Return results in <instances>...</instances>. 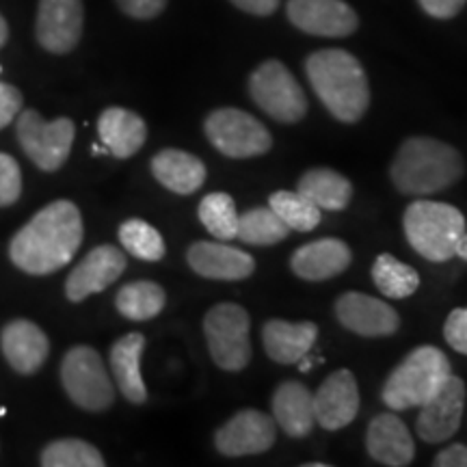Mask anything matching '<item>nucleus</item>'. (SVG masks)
<instances>
[{
	"label": "nucleus",
	"instance_id": "13",
	"mask_svg": "<svg viewBox=\"0 0 467 467\" xmlns=\"http://www.w3.org/2000/svg\"><path fill=\"white\" fill-rule=\"evenodd\" d=\"M277 440L275 420L258 409H243L214 433V446L223 457H249L271 451Z\"/></svg>",
	"mask_w": 467,
	"mask_h": 467
},
{
	"label": "nucleus",
	"instance_id": "3",
	"mask_svg": "<svg viewBox=\"0 0 467 467\" xmlns=\"http://www.w3.org/2000/svg\"><path fill=\"white\" fill-rule=\"evenodd\" d=\"M463 171L457 148L433 137H409L396 151L389 178L402 195L426 197L451 189Z\"/></svg>",
	"mask_w": 467,
	"mask_h": 467
},
{
	"label": "nucleus",
	"instance_id": "41",
	"mask_svg": "<svg viewBox=\"0 0 467 467\" xmlns=\"http://www.w3.org/2000/svg\"><path fill=\"white\" fill-rule=\"evenodd\" d=\"M238 9L251 16H271L275 14L282 0H230Z\"/></svg>",
	"mask_w": 467,
	"mask_h": 467
},
{
	"label": "nucleus",
	"instance_id": "45",
	"mask_svg": "<svg viewBox=\"0 0 467 467\" xmlns=\"http://www.w3.org/2000/svg\"><path fill=\"white\" fill-rule=\"evenodd\" d=\"M0 72H3V67H0Z\"/></svg>",
	"mask_w": 467,
	"mask_h": 467
},
{
	"label": "nucleus",
	"instance_id": "38",
	"mask_svg": "<svg viewBox=\"0 0 467 467\" xmlns=\"http://www.w3.org/2000/svg\"><path fill=\"white\" fill-rule=\"evenodd\" d=\"M22 110V93L14 85L0 83V130L7 128Z\"/></svg>",
	"mask_w": 467,
	"mask_h": 467
},
{
	"label": "nucleus",
	"instance_id": "21",
	"mask_svg": "<svg viewBox=\"0 0 467 467\" xmlns=\"http://www.w3.org/2000/svg\"><path fill=\"white\" fill-rule=\"evenodd\" d=\"M353 260L350 247L340 238H318L292 254L290 268L306 282H327L347 271Z\"/></svg>",
	"mask_w": 467,
	"mask_h": 467
},
{
	"label": "nucleus",
	"instance_id": "20",
	"mask_svg": "<svg viewBox=\"0 0 467 467\" xmlns=\"http://www.w3.org/2000/svg\"><path fill=\"white\" fill-rule=\"evenodd\" d=\"M368 454L381 465L405 467L416 457V443L407 424L394 413H379L366 431Z\"/></svg>",
	"mask_w": 467,
	"mask_h": 467
},
{
	"label": "nucleus",
	"instance_id": "4",
	"mask_svg": "<svg viewBox=\"0 0 467 467\" xmlns=\"http://www.w3.org/2000/svg\"><path fill=\"white\" fill-rule=\"evenodd\" d=\"M402 227L409 244L422 258L448 262L454 258L459 238L465 234V217L451 203L418 200L407 206Z\"/></svg>",
	"mask_w": 467,
	"mask_h": 467
},
{
	"label": "nucleus",
	"instance_id": "1",
	"mask_svg": "<svg viewBox=\"0 0 467 467\" xmlns=\"http://www.w3.org/2000/svg\"><path fill=\"white\" fill-rule=\"evenodd\" d=\"M83 236L85 225L78 206L69 200H57L14 234L9 258L28 275H50L74 260Z\"/></svg>",
	"mask_w": 467,
	"mask_h": 467
},
{
	"label": "nucleus",
	"instance_id": "29",
	"mask_svg": "<svg viewBox=\"0 0 467 467\" xmlns=\"http://www.w3.org/2000/svg\"><path fill=\"white\" fill-rule=\"evenodd\" d=\"M372 282L385 299H407L420 288V275L413 266L405 265L392 254H381L372 265Z\"/></svg>",
	"mask_w": 467,
	"mask_h": 467
},
{
	"label": "nucleus",
	"instance_id": "39",
	"mask_svg": "<svg viewBox=\"0 0 467 467\" xmlns=\"http://www.w3.org/2000/svg\"><path fill=\"white\" fill-rule=\"evenodd\" d=\"M424 14L437 20H451V17L459 16L461 9L465 7L467 0H418Z\"/></svg>",
	"mask_w": 467,
	"mask_h": 467
},
{
	"label": "nucleus",
	"instance_id": "35",
	"mask_svg": "<svg viewBox=\"0 0 467 467\" xmlns=\"http://www.w3.org/2000/svg\"><path fill=\"white\" fill-rule=\"evenodd\" d=\"M22 195V171L14 156L0 151V208L11 206Z\"/></svg>",
	"mask_w": 467,
	"mask_h": 467
},
{
	"label": "nucleus",
	"instance_id": "31",
	"mask_svg": "<svg viewBox=\"0 0 467 467\" xmlns=\"http://www.w3.org/2000/svg\"><path fill=\"white\" fill-rule=\"evenodd\" d=\"M268 206L288 225L290 232H312L320 225V208L299 191H277L268 197Z\"/></svg>",
	"mask_w": 467,
	"mask_h": 467
},
{
	"label": "nucleus",
	"instance_id": "8",
	"mask_svg": "<svg viewBox=\"0 0 467 467\" xmlns=\"http://www.w3.org/2000/svg\"><path fill=\"white\" fill-rule=\"evenodd\" d=\"M251 318L238 303H219L203 318L210 358L225 372H241L251 361Z\"/></svg>",
	"mask_w": 467,
	"mask_h": 467
},
{
	"label": "nucleus",
	"instance_id": "43",
	"mask_svg": "<svg viewBox=\"0 0 467 467\" xmlns=\"http://www.w3.org/2000/svg\"><path fill=\"white\" fill-rule=\"evenodd\" d=\"M7 39H9V25H7V20L0 16V48L7 44Z\"/></svg>",
	"mask_w": 467,
	"mask_h": 467
},
{
	"label": "nucleus",
	"instance_id": "23",
	"mask_svg": "<svg viewBox=\"0 0 467 467\" xmlns=\"http://www.w3.org/2000/svg\"><path fill=\"white\" fill-rule=\"evenodd\" d=\"M273 420L292 440H303L317 424L314 394L299 381H284L273 394Z\"/></svg>",
	"mask_w": 467,
	"mask_h": 467
},
{
	"label": "nucleus",
	"instance_id": "42",
	"mask_svg": "<svg viewBox=\"0 0 467 467\" xmlns=\"http://www.w3.org/2000/svg\"><path fill=\"white\" fill-rule=\"evenodd\" d=\"M454 255H459L461 260L467 262V232L463 234V236L459 238V243H457V254H454Z\"/></svg>",
	"mask_w": 467,
	"mask_h": 467
},
{
	"label": "nucleus",
	"instance_id": "44",
	"mask_svg": "<svg viewBox=\"0 0 467 467\" xmlns=\"http://www.w3.org/2000/svg\"><path fill=\"white\" fill-rule=\"evenodd\" d=\"M327 463H307V467H325Z\"/></svg>",
	"mask_w": 467,
	"mask_h": 467
},
{
	"label": "nucleus",
	"instance_id": "12",
	"mask_svg": "<svg viewBox=\"0 0 467 467\" xmlns=\"http://www.w3.org/2000/svg\"><path fill=\"white\" fill-rule=\"evenodd\" d=\"M85 28L83 0H39L35 37L52 55H67L78 46Z\"/></svg>",
	"mask_w": 467,
	"mask_h": 467
},
{
	"label": "nucleus",
	"instance_id": "36",
	"mask_svg": "<svg viewBox=\"0 0 467 467\" xmlns=\"http://www.w3.org/2000/svg\"><path fill=\"white\" fill-rule=\"evenodd\" d=\"M443 337L452 350L467 355V307H457L448 314L443 323Z\"/></svg>",
	"mask_w": 467,
	"mask_h": 467
},
{
	"label": "nucleus",
	"instance_id": "18",
	"mask_svg": "<svg viewBox=\"0 0 467 467\" xmlns=\"http://www.w3.org/2000/svg\"><path fill=\"white\" fill-rule=\"evenodd\" d=\"M186 262L197 275L214 282H243L254 275L255 260L232 244L197 241L186 251Z\"/></svg>",
	"mask_w": 467,
	"mask_h": 467
},
{
	"label": "nucleus",
	"instance_id": "26",
	"mask_svg": "<svg viewBox=\"0 0 467 467\" xmlns=\"http://www.w3.org/2000/svg\"><path fill=\"white\" fill-rule=\"evenodd\" d=\"M143 350V334H126L110 347V372H113L115 385L132 405H143L148 400V388L141 375Z\"/></svg>",
	"mask_w": 467,
	"mask_h": 467
},
{
	"label": "nucleus",
	"instance_id": "33",
	"mask_svg": "<svg viewBox=\"0 0 467 467\" xmlns=\"http://www.w3.org/2000/svg\"><path fill=\"white\" fill-rule=\"evenodd\" d=\"M197 217L202 225L219 241H232L238 232L236 203L227 192H210L200 202Z\"/></svg>",
	"mask_w": 467,
	"mask_h": 467
},
{
	"label": "nucleus",
	"instance_id": "11",
	"mask_svg": "<svg viewBox=\"0 0 467 467\" xmlns=\"http://www.w3.org/2000/svg\"><path fill=\"white\" fill-rule=\"evenodd\" d=\"M465 383L451 375L424 405H420L416 433L426 443L448 441L457 435L465 411Z\"/></svg>",
	"mask_w": 467,
	"mask_h": 467
},
{
	"label": "nucleus",
	"instance_id": "5",
	"mask_svg": "<svg viewBox=\"0 0 467 467\" xmlns=\"http://www.w3.org/2000/svg\"><path fill=\"white\" fill-rule=\"evenodd\" d=\"M452 375L451 361L437 347H418L383 383L381 399L394 411L424 405Z\"/></svg>",
	"mask_w": 467,
	"mask_h": 467
},
{
	"label": "nucleus",
	"instance_id": "37",
	"mask_svg": "<svg viewBox=\"0 0 467 467\" xmlns=\"http://www.w3.org/2000/svg\"><path fill=\"white\" fill-rule=\"evenodd\" d=\"M169 0H117V7L134 20H151L165 11Z\"/></svg>",
	"mask_w": 467,
	"mask_h": 467
},
{
	"label": "nucleus",
	"instance_id": "14",
	"mask_svg": "<svg viewBox=\"0 0 467 467\" xmlns=\"http://www.w3.org/2000/svg\"><path fill=\"white\" fill-rule=\"evenodd\" d=\"M285 16L292 26L317 37H348L359 26L358 14L344 0H288Z\"/></svg>",
	"mask_w": 467,
	"mask_h": 467
},
{
	"label": "nucleus",
	"instance_id": "22",
	"mask_svg": "<svg viewBox=\"0 0 467 467\" xmlns=\"http://www.w3.org/2000/svg\"><path fill=\"white\" fill-rule=\"evenodd\" d=\"M98 134L110 156L126 161L148 141V126L143 117L130 109L109 107L98 117Z\"/></svg>",
	"mask_w": 467,
	"mask_h": 467
},
{
	"label": "nucleus",
	"instance_id": "9",
	"mask_svg": "<svg viewBox=\"0 0 467 467\" xmlns=\"http://www.w3.org/2000/svg\"><path fill=\"white\" fill-rule=\"evenodd\" d=\"M208 141L227 159H255L273 148V137L258 117L241 109L213 110L203 121Z\"/></svg>",
	"mask_w": 467,
	"mask_h": 467
},
{
	"label": "nucleus",
	"instance_id": "2",
	"mask_svg": "<svg viewBox=\"0 0 467 467\" xmlns=\"http://www.w3.org/2000/svg\"><path fill=\"white\" fill-rule=\"evenodd\" d=\"M309 85L323 107L342 124L359 121L370 107V85L359 58L342 48L312 52L306 61Z\"/></svg>",
	"mask_w": 467,
	"mask_h": 467
},
{
	"label": "nucleus",
	"instance_id": "7",
	"mask_svg": "<svg viewBox=\"0 0 467 467\" xmlns=\"http://www.w3.org/2000/svg\"><path fill=\"white\" fill-rule=\"evenodd\" d=\"M61 383L69 400L85 411H107L115 402L113 379L96 348H69L61 361Z\"/></svg>",
	"mask_w": 467,
	"mask_h": 467
},
{
	"label": "nucleus",
	"instance_id": "30",
	"mask_svg": "<svg viewBox=\"0 0 467 467\" xmlns=\"http://www.w3.org/2000/svg\"><path fill=\"white\" fill-rule=\"evenodd\" d=\"M288 225L273 213L271 206L251 208L247 213L238 214L236 238L254 247H273L288 238Z\"/></svg>",
	"mask_w": 467,
	"mask_h": 467
},
{
	"label": "nucleus",
	"instance_id": "24",
	"mask_svg": "<svg viewBox=\"0 0 467 467\" xmlns=\"http://www.w3.org/2000/svg\"><path fill=\"white\" fill-rule=\"evenodd\" d=\"M151 175L175 195H192L206 182V165L191 151L167 148L151 159Z\"/></svg>",
	"mask_w": 467,
	"mask_h": 467
},
{
	"label": "nucleus",
	"instance_id": "27",
	"mask_svg": "<svg viewBox=\"0 0 467 467\" xmlns=\"http://www.w3.org/2000/svg\"><path fill=\"white\" fill-rule=\"evenodd\" d=\"M296 191L312 200L320 210H329V213H340L350 203L353 197V184L342 173L334 169L317 167L309 169L301 175L296 182Z\"/></svg>",
	"mask_w": 467,
	"mask_h": 467
},
{
	"label": "nucleus",
	"instance_id": "17",
	"mask_svg": "<svg viewBox=\"0 0 467 467\" xmlns=\"http://www.w3.org/2000/svg\"><path fill=\"white\" fill-rule=\"evenodd\" d=\"M314 413L325 431H340L358 418L359 388L353 372L342 368L325 379L314 394Z\"/></svg>",
	"mask_w": 467,
	"mask_h": 467
},
{
	"label": "nucleus",
	"instance_id": "15",
	"mask_svg": "<svg viewBox=\"0 0 467 467\" xmlns=\"http://www.w3.org/2000/svg\"><path fill=\"white\" fill-rule=\"evenodd\" d=\"M336 318L344 329L361 337H388L400 327L399 312L389 303L364 292H344L336 301Z\"/></svg>",
	"mask_w": 467,
	"mask_h": 467
},
{
	"label": "nucleus",
	"instance_id": "34",
	"mask_svg": "<svg viewBox=\"0 0 467 467\" xmlns=\"http://www.w3.org/2000/svg\"><path fill=\"white\" fill-rule=\"evenodd\" d=\"M44 467H104L102 452L85 440H55L42 451Z\"/></svg>",
	"mask_w": 467,
	"mask_h": 467
},
{
	"label": "nucleus",
	"instance_id": "19",
	"mask_svg": "<svg viewBox=\"0 0 467 467\" xmlns=\"http://www.w3.org/2000/svg\"><path fill=\"white\" fill-rule=\"evenodd\" d=\"M0 350L17 375H35L48 359L50 342L42 327L26 318H16L3 327Z\"/></svg>",
	"mask_w": 467,
	"mask_h": 467
},
{
	"label": "nucleus",
	"instance_id": "10",
	"mask_svg": "<svg viewBox=\"0 0 467 467\" xmlns=\"http://www.w3.org/2000/svg\"><path fill=\"white\" fill-rule=\"evenodd\" d=\"M16 137L35 167L42 171H57L69 159L76 126L67 117L46 121L37 110H20Z\"/></svg>",
	"mask_w": 467,
	"mask_h": 467
},
{
	"label": "nucleus",
	"instance_id": "32",
	"mask_svg": "<svg viewBox=\"0 0 467 467\" xmlns=\"http://www.w3.org/2000/svg\"><path fill=\"white\" fill-rule=\"evenodd\" d=\"M119 243L128 254L145 262H161L165 258L167 247L161 232L143 219H128L119 225Z\"/></svg>",
	"mask_w": 467,
	"mask_h": 467
},
{
	"label": "nucleus",
	"instance_id": "28",
	"mask_svg": "<svg viewBox=\"0 0 467 467\" xmlns=\"http://www.w3.org/2000/svg\"><path fill=\"white\" fill-rule=\"evenodd\" d=\"M167 295L156 282H132L117 292L115 307L121 317L134 323L156 318L165 309Z\"/></svg>",
	"mask_w": 467,
	"mask_h": 467
},
{
	"label": "nucleus",
	"instance_id": "40",
	"mask_svg": "<svg viewBox=\"0 0 467 467\" xmlns=\"http://www.w3.org/2000/svg\"><path fill=\"white\" fill-rule=\"evenodd\" d=\"M433 465L437 467H467V446L463 443H452V446L443 448L437 454Z\"/></svg>",
	"mask_w": 467,
	"mask_h": 467
},
{
	"label": "nucleus",
	"instance_id": "25",
	"mask_svg": "<svg viewBox=\"0 0 467 467\" xmlns=\"http://www.w3.org/2000/svg\"><path fill=\"white\" fill-rule=\"evenodd\" d=\"M318 337V325L303 320V323H288V320L273 318L262 327V344L266 355L282 366L296 364L303 355L312 350Z\"/></svg>",
	"mask_w": 467,
	"mask_h": 467
},
{
	"label": "nucleus",
	"instance_id": "6",
	"mask_svg": "<svg viewBox=\"0 0 467 467\" xmlns=\"http://www.w3.org/2000/svg\"><path fill=\"white\" fill-rule=\"evenodd\" d=\"M249 96L255 107L279 124H296L307 115L306 91L295 74L277 58H268L251 72Z\"/></svg>",
	"mask_w": 467,
	"mask_h": 467
},
{
	"label": "nucleus",
	"instance_id": "16",
	"mask_svg": "<svg viewBox=\"0 0 467 467\" xmlns=\"http://www.w3.org/2000/svg\"><path fill=\"white\" fill-rule=\"evenodd\" d=\"M128 262L126 254L113 244H100L91 249L74 271L69 273L66 282V296L72 303L85 301L87 296L107 290L110 284L124 275Z\"/></svg>",
	"mask_w": 467,
	"mask_h": 467
}]
</instances>
